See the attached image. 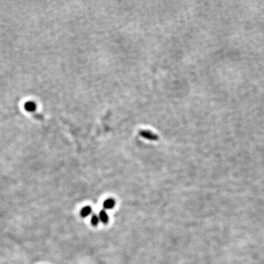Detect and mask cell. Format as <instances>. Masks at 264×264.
Listing matches in <instances>:
<instances>
[{"label":"cell","instance_id":"6da1fadb","mask_svg":"<svg viewBox=\"0 0 264 264\" xmlns=\"http://www.w3.org/2000/svg\"><path fill=\"white\" fill-rule=\"evenodd\" d=\"M140 135L141 137H144L145 139H147V140H150V141H156L158 140V137L154 133L150 132V131L148 130H142L139 132Z\"/></svg>","mask_w":264,"mask_h":264},{"label":"cell","instance_id":"7a4b0ae2","mask_svg":"<svg viewBox=\"0 0 264 264\" xmlns=\"http://www.w3.org/2000/svg\"><path fill=\"white\" fill-rule=\"evenodd\" d=\"M36 104L33 101H27L24 104V109L29 112H33L35 110H36Z\"/></svg>","mask_w":264,"mask_h":264},{"label":"cell","instance_id":"3957f363","mask_svg":"<svg viewBox=\"0 0 264 264\" xmlns=\"http://www.w3.org/2000/svg\"><path fill=\"white\" fill-rule=\"evenodd\" d=\"M114 205H115V202H114V200L112 199V198H108V199H106L103 203V208H104L105 209L113 208Z\"/></svg>","mask_w":264,"mask_h":264},{"label":"cell","instance_id":"277c9868","mask_svg":"<svg viewBox=\"0 0 264 264\" xmlns=\"http://www.w3.org/2000/svg\"><path fill=\"white\" fill-rule=\"evenodd\" d=\"M98 217L99 219H100L103 224H106L108 222V221H109V216H108L107 213H106L105 210H101L100 213H99Z\"/></svg>","mask_w":264,"mask_h":264},{"label":"cell","instance_id":"5b68a950","mask_svg":"<svg viewBox=\"0 0 264 264\" xmlns=\"http://www.w3.org/2000/svg\"><path fill=\"white\" fill-rule=\"evenodd\" d=\"M92 212V208L90 206H85L81 210L80 214L82 217H87L88 216H89L90 214Z\"/></svg>","mask_w":264,"mask_h":264},{"label":"cell","instance_id":"8992f818","mask_svg":"<svg viewBox=\"0 0 264 264\" xmlns=\"http://www.w3.org/2000/svg\"><path fill=\"white\" fill-rule=\"evenodd\" d=\"M99 220H100V219H99V217L95 214H93L92 216V217H91V223H92V225H94V226H95V225H97L98 224Z\"/></svg>","mask_w":264,"mask_h":264}]
</instances>
